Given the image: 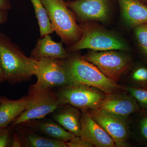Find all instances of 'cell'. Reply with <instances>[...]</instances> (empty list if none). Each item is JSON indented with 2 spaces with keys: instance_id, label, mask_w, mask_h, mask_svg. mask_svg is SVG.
I'll return each instance as SVG.
<instances>
[{
  "instance_id": "obj_1",
  "label": "cell",
  "mask_w": 147,
  "mask_h": 147,
  "mask_svg": "<svg viewBox=\"0 0 147 147\" xmlns=\"http://www.w3.org/2000/svg\"><path fill=\"white\" fill-rule=\"evenodd\" d=\"M0 63L5 81L12 85L30 80L38 69V61L27 57L9 37L1 32Z\"/></svg>"
},
{
  "instance_id": "obj_2",
  "label": "cell",
  "mask_w": 147,
  "mask_h": 147,
  "mask_svg": "<svg viewBox=\"0 0 147 147\" xmlns=\"http://www.w3.org/2000/svg\"><path fill=\"white\" fill-rule=\"evenodd\" d=\"M64 61L70 84H80L96 88L109 94L118 91L121 87L111 80L95 65L82 57L74 56Z\"/></svg>"
},
{
  "instance_id": "obj_3",
  "label": "cell",
  "mask_w": 147,
  "mask_h": 147,
  "mask_svg": "<svg viewBox=\"0 0 147 147\" xmlns=\"http://www.w3.org/2000/svg\"><path fill=\"white\" fill-rule=\"evenodd\" d=\"M54 32L63 42L69 46L82 37V29L76 23L75 14L61 0H42Z\"/></svg>"
},
{
  "instance_id": "obj_4",
  "label": "cell",
  "mask_w": 147,
  "mask_h": 147,
  "mask_svg": "<svg viewBox=\"0 0 147 147\" xmlns=\"http://www.w3.org/2000/svg\"><path fill=\"white\" fill-rule=\"evenodd\" d=\"M80 26L82 29V37L76 43L68 46L69 52L85 49L94 51L128 50V46L123 40L100 27L88 22L82 23Z\"/></svg>"
},
{
  "instance_id": "obj_5",
  "label": "cell",
  "mask_w": 147,
  "mask_h": 147,
  "mask_svg": "<svg viewBox=\"0 0 147 147\" xmlns=\"http://www.w3.org/2000/svg\"><path fill=\"white\" fill-rule=\"evenodd\" d=\"M35 76L37 81L30 86L28 95H35L55 87L64 86L70 84L63 59H40L38 61V69Z\"/></svg>"
},
{
  "instance_id": "obj_6",
  "label": "cell",
  "mask_w": 147,
  "mask_h": 147,
  "mask_svg": "<svg viewBox=\"0 0 147 147\" xmlns=\"http://www.w3.org/2000/svg\"><path fill=\"white\" fill-rule=\"evenodd\" d=\"M94 87L69 84L61 88L57 94L64 104H69L83 111L98 109L105 95Z\"/></svg>"
},
{
  "instance_id": "obj_7",
  "label": "cell",
  "mask_w": 147,
  "mask_h": 147,
  "mask_svg": "<svg viewBox=\"0 0 147 147\" xmlns=\"http://www.w3.org/2000/svg\"><path fill=\"white\" fill-rule=\"evenodd\" d=\"M82 57L116 82L120 79L130 65V61L127 56L114 50L92 51Z\"/></svg>"
},
{
  "instance_id": "obj_8",
  "label": "cell",
  "mask_w": 147,
  "mask_h": 147,
  "mask_svg": "<svg viewBox=\"0 0 147 147\" xmlns=\"http://www.w3.org/2000/svg\"><path fill=\"white\" fill-rule=\"evenodd\" d=\"M30 96L32 100L28 107L11 123L13 127L29 121L45 118L65 104L61 101L57 93L51 90Z\"/></svg>"
},
{
  "instance_id": "obj_9",
  "label": "cell",
  "mask_w": 147,
  "mask_h": 147,
  "mask_svg": "<svg viewBox=\"0 0 147 147\" xmlns=\"http://www.w3.org/2000/svg\"><path fill=\"white\" fill-rule=\"evenodd\" d=\"M87 113L113 139L116 146H127L128 129L125 119L99 109L90 110Z\"/></svg>"
},
{
  "instance_id": "obj_10",
  "label": "cell",
  "mask_w": 147,
  "mask_h": 147,
  "mask_svg": "<svg viewBox=\"0 0 147 147\" xmlns=\"http://www.w3.org/2000/svg\"><path fill=\"white\" fill-rule=\"evenodd\" d=\"M66 3L82 23L92 21L104 23L109 18V0H75Z\"/></svg>"
},
{
  "instance_id": "obj_11",
  "label": "cell",
  "mask_w": 147,
  "mask_h": 147,
  "mask_svg": "<svg viewBox=\"0 0 147 147\" xmlns=\"http://www.w3.org/2000/svg\"><path fill=\"white\" fill-rule=\"evenodd\" d=\"M80 137L93 146L97 147H115V142L101 126L86 112L81 117Z\"/></svg>"
},
{
  "instance_id": "obj_12",
  "label": "cell",
  "mask_w": 147,
  "mask_h": 147,
  "mask_svg": "<svg viewBox=\"0 0 147 147\" xmlns=\"http://www.w3.org/2000/svg\"><path fill=\"white\" fill-rule=\"evenodd\" d=\"M117 92L106 94L98 109L124 119L139 110L133 96L119 94Z\"/></svg>"
},
{
  "instance_id": "obj_13",
  "label": "cell",
  "mask_w": 147,
  "mask_h": 147,
  "mask_svg": "<svg viewBox=\"0 0 147 147\" xmlns=\"http://www.w3.org/2000/svg\"><path fill=\"white\" fill-rule=\"evenodd\" d=\"M43 119L32 120L20 124L28 127L45 137L55 140L66 142L75 137L59 123L48 119Z\"/></svg>"
},
{
  "instance_id": "obj_14",
  "label": "cell",
  "mask_w": 147,
  "mask_h": 147,
  "mask_svg": "<svg viewBox=\"0 0 147 147\" xmlns=\"http://www.w3.org/2000/svg\"><path fill=\"white\" fill-rule=\"evenodd\" d=\"M69 57L63 42H55L49 35L38 40L30 55L31 58L38 61L42 58L64 60Z\"/></svg>"
},
{
  "instance_id": "obj_15",
  "label": "cell",
  "mask_w": 147,
  "mask_h": 147,
  "mask_svg": "<svg viewBox=\"0 0 147 147\" xmlns=\"http://www.w3.org/2000/svg\"><path fill=\"white\" fill-rule=\"evenodd\" d=\"M31 100L28 95L18 100L0 97V127L9 125L27 109Z\"/></svg>"
},
{
  "instance_id": "obj_16",
  "label": "cell",
  "mask_w": 147,
  "mask_h": 147,
  "mask_svg": "<svg viewBox=\"0 0 147 147\" xmlns=\"http://www.w3.org/2000/svg\"><path fill=\"white\" fill-rule=\"evenodd\" d=\"M123 17L127 25L135 28L147 23V5L141 0H118Z\"/></svg>"
},
{
  "instance_id": "obj_17",
  "label": "cell",
  "mask_w": 147,
  "mask_h": 147,
  "mask_svg": "<svg viewBox=\"0 0 147 147\" xmlns=\"http://www.w3.org/2000/svg\"><path fill=\"white\" fill-rule=\"evenodd\" d=\"M22 125V124H21ZM16 131L21 139L23 147H67L65 142L55 140L45 137L25 125L24 128L20 125Z\"/></svg>"
},
{
  "instance_id": "obj_18",
  "label": "cell",
  "mask_w": 147,
  "mask_h": 147,
  "mask_svg": "<svg viewBox=\"0 0 147 147\" xmlns=\"http://www.w3.org/2000/svg\"><path fill=\"white\" fill-rule=\"evenodd\" d=\"M53 118L56 122L75 136L80 137L81 124L80 113L73 107L59 110Z\"/></svg>"
},
{
  "instance_id": "obj_19",
  "label": "cell",
  "mask_w": 147,
  "mask_h": 147,
  "mask_svg": "<svg viewBox=\"0 0 147 147\" xmlns=\"http://www.w3.org/2000/svg\"><path fill=\"white\" fill-rule=\"evenodd\" d=\"M33 5L36 17L39 25L41 38L53 33L54 32L48 13L42 0H30Z\"/></svg>"
},
{
  "instance_id": "obj_20",
  "label": "cell",
  "mask_w": 147,
  "mask_h": 147,
  "mask_svg": "<svg viewBox=\"0 0 147 147\" xmlns=\"http://www.w3.org/2000/svg\"><path fill=\"white\" fill-rule=\"evenodd\" d=\"M135 34L139 46L147 56V23L135 27Z\"/></svg>"
},
{
  "instance_id": "obj_21",
  "label": "cell",
  "mask_w": 147,
  "mask_h": 147,
  "mask_svg": "<svg viewBox=\"0 0 147 147\" xmlns=\"http://www.w3.org/2000/svg\"><path fill=\"white\" fill-rule=\"evenodd\" d=\"M13 127L11 125L0 127V147H11Z\"/></svg>"
},
{
  "instance_id": "obj_22",
  "label": "cell",
  "mask_w": 147,
  "mask_h": 147,
  "mask_svg": "<svg viewBox=\"0 0 147 147\" xmlns=\"http://www.w3.org/2000/svg\"><path fill=\"white\" fill-rule=\"evenodd\" d=\"M127 90L129 92L131 96L140 103L147 105V90L135 88H127Z\"/></svg>"
},
{
  "instance_id": "obj_23",
  "label": "cell",
  "mask_w": 147,
  "mask_h": 147,
  "mask_svg": "<svg viewBox=\"0 0 147 147\" xmlns=\"http://www.w3.org/2000/svg\"><path fill=\"white\" fill-rule=\"evenodd\" d=\"M133 80L140 83L147 82V68L140 67L134 71L132 75Z\"/></svg>"
},
{
  "instance_id": "obj_24",
  "label": "cell",
  "mask_w": 147,
  "mask_h": 147,
  "mask_svg": "<svg viewBox=\"0 0 147 147\" xmlns=\"http://www.w3.org/2000/svg\"><path fill=\"white\" fill-rule=\"evenodd\" d=\"M67 147H91L93 146L89 142L84 141L80 137L75 136L68 142H66Z\"/></svg>"
},
{
  "instance_id": "obj_25",
  "label": "cell",
  "mask_w": 147,
  "mask_h": 147,
  "mask_svg": "<svg viewBox=\"0 0 147 147\" xmlns=\"http://www.w3.org/2000/svg\"><path fill=\"white\" fill-rule=\"evenodd\" d=\"M11 147H23L20 137L18 135L17 131H13V137Z\"/></svg>"
},
{
  "instance_id": "obj_26",
  "label": "cell",
  "mask_w": 147,
  "mask_h": 147,
  "mask_svg": "<svg viewBox=\"0 0 147 147\" xmlns=\"http://www.w3.org/2000/svg\"><path fill=\"white\" fill-rule=\"evenodd\" d=\"M140 128L142 135L147 140V117L141 121Z\"/></svg>"
},
{
  "instance_id": "obj_27",
  "label": "cell",
  "mask_w": 147,
  "mask_h": 147,
  "mask_svg": "<svg viewBox=\"0 0 147 147\" xmlns=\"http://www.w3.org/2000/svg\"><path fill=\"white\" fill-rule=\"evenodd\" d=\"M11 8V4L9 0H0V11H8Z\"/></svg>"
},
{
  "instance_id": "obj_28",
  "label": "cell",
  "mask_w": 147,
  "mask_h": 147,
  "mask_svg": "<svg viewBox=\"0 0 147 147\" xmlns=\"http://www.w3.org/2000/svg\"><path fill=\"white\" fill-rule=\"evenodd\" d=\"M8 12L7 11H0V25L4 24L7 20Z\"/></svg>"
},
{
  "instance_id": "obj_29",
  "label": "cell",
  "mask_w": 147,
  "mask_h": 147,
  "mask_svg": "<svg viewBox=\"0 0 147 147\" xmlns=\"http://www.w3.org/2000/svg\"><path fill=\"white\" fill-rule=\"evenodd\" d=\"M4 78L3 73L1 66V63H0V84L4 82Z\"/></svg>"
},
{
  "instance_id": "obj_30",
  "label": "cell",
  "mask_w": 147,
  "mask_h": 147,
  "mask_svg": "<svg viewBox=\"0 0 147 147\" xmlns=\"http://www.w3.org/2000/svg\"><path fill=\"white\" fill-rule=\"evenodd\" d=\"M141 1L144 2H147V0H141Z\"/></svg>"
},
{
  "instance_id": "obj_31",
  "label": "cell",
  "mask_w": 147,
  "mask_h": 147,
  "mask_svg": "<svg viewBox=\"0 0 147 147\" xmlns=\"http://www.w3.org/2000/svg\"><path fill=\"white\" fill-rule=\"evenodd\" d=\"M61 1H65V0H61Z\"/></svg>"
}]
</instances>
